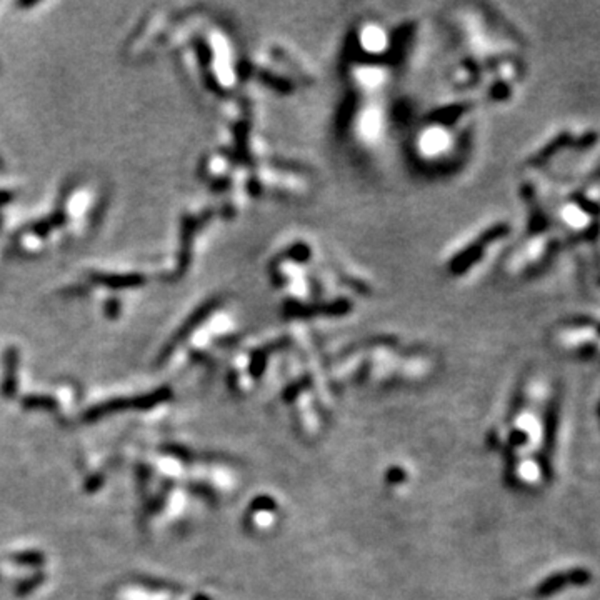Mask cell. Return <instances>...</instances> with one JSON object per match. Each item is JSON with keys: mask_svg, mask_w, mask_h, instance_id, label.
<instances>
[{"mask_svg": "<svg viewBox=\"0 0 600 600\" xmlns=\"http://www.w3.org/2000/svg\"><path fill=\"white\" fill-rule=\"evenodd\" d=\"M600 142V134L589 125H564L538 142L525 157L524 169L530 172L543 173L564 164L571 155L589 154L590 149Z\"/></svg>", "mask_w": 600, "mask_h": 600, "instance_id": "3", "label": "cell"}, {"mask_svg": "<svg viewBox=\"0 0 600 600\" xmlns=\"http://www.w3.org/2000/svg\"><path fill=\"white\" fill-rule=\"evenodd\" d=\"M508 234H510V224L500 220L489 222L484 227L467 234L464 241H460L455 249H452L447 255V273L455 279L471 276L492 255L489 252L495 250L500 242L506 241Z\"/></svg>", "mask_w": 600, "mask_h": 600, "instance_id": "4", "label": "cell"}, {"mask_svg": "<svg viewBox=\"0 0 600 600\" xmlns=\"http://www.w3.org/2000/svg\"><path fill=\"white\" fill-rule=\"evenodd\" d=\"M447 25L457 50L450 69L452 87L465 95L479 94L489 102H508L525 77L515 30L495 12L479 7L452 12Z\"/></svg>", "mask_w": 600, "mask_h": 600, "instance_id": "1", "label": "cell"}, {"mask_svg": "<svg viewBox=\"0 0 600 600\" xmlns=\"http://www.w3.org/2000/svg\"><path fill=\"white\" fill-rule=\"evenodd\" d=\"M473 100L429 112L410 137V155L427 172H450L465 157L472 134Z\"/></svg>", "mask_w": 600, "mask_h": 600, "instance_id": "2", "label": "cell"}, {"mask_svg": "<svg viewBox=\"0 0 600 600\" xmlns=\"http://www.w3.org/2000/svg\"><path fill=\"white\" fill-rule=\"evenodd\" d=\"M10 199H12V194L10 192H0V206L7 203Z\"/></svg>", "mask_w": 600, "mask_h": 600, "instance_id": "10", "label": "cell"}, {"mask_svg": "<svg viewBox=\"0 0 600 600\" xmlns=\"http://www.w3.org/2000/svg\"><path fill=\"white\" fill-rule=\"evenodd\" d=\"M15 562L27 565H41L43 562V555L38 552H24V554L15 555Z\"/></svg>", "mask_w": 600, "mask_h": 600, "instance_id": "9", "label": "cell"}, {"mask_svg": "<svg viewBox=\"0 0 600 600\" xmlns=\"http://www.w3.org/2000/svg\"><path fill=\"white\" fill-rule=\"evenodd\" d=\"M22 406L25 408H52L55 407V402L52 399L47 397H37V395H34V397H25L24 402H22Z\"/></svg>", "mask_w": 600, "mask_h": 600, "instance_id": "8", "label": "cell"}, {"mask_svg": "<svg viewBox=\"0 0 600 600\" xmlns=\"http://www.w3.org/2000/svg\"><path fill=\"white\" fill-rule=\"evenodd\" d=\"M17 367H19V354L17 349L10 347L6 354V377L2 384V394L6 399L14 397L17 392Z\"/></svg>", "mask_w": 600, "mask_h": 600, "instance_id": "7", "label": "cell"}, {"mask_svg": "<svg viewBox=\"0 0 600 600\" xmlns=\"http://www.w3.org/2000/svg\"><path fill=\"white\" fill-rule=\"evenodd\" d=\"M247 73L259 79L260 84L269 85L273 90L290 92L297 87H307L310 82V72L307 64L292 55L282 47H264L259 52L252 65L247 67Z\"/></svg>", "mask_w": 600, "mask_h": 600, "instance_id": "5", "label": "cell"}, {"mask_svg": "<svg viewBox=\"0 0 600 600\" xmlns=\"http://www.w3.org/2000/svg\"><path fill=\"white\" fill-rule=\"evenodd\" d=\"M92 282L110 287V289H127L142 285L145 279L138 273H92Z\"/></svg>", "mask_w": 600, "mask_h": 600, "instance_id": "6", "label": "cell"}]
</instances>
